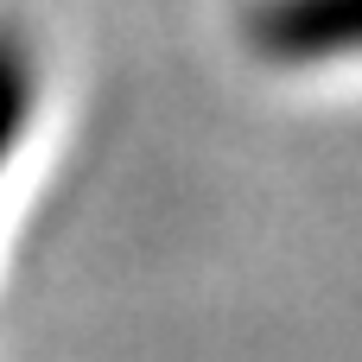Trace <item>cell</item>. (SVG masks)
<instances>
[{"label":"cell","instance_id":"6da1fadb","mask_svg":"<svg viewBox=\"0 0 362 362\" xmlns=\"http://www.w3.org/2000/svg\"><path fill=\"white\" fill-rule=\"evenodd\" d=\"M248 45L274 64H331L362 51V0H261Z\"/></svg>","mask_w":362,"mask_h":362},{"label":"cell","instance_id":"7a4b0ae2","mask_svg":"<svg viewBox=\"0 0 362 362\" xmlns=\"http://www.w3.org/2000/svg\"><path fill=\"white\" fill-rule=\"evenodd\" d=\"M25 108H32V64H25V51L0 32V159L13 153L19 127H25Z\"/></svg>","mask_w":362,"mask_h":362}]
</instances>
